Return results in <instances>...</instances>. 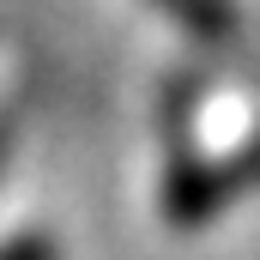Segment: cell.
I'll return each instance as SVG.
<instances>
[{"instance_id":"obj_3","label":"cell","mask_w":260,"mask_h":260,"mask_svg":"<svg viewBox=\"0 0 260 260\" xmlns=\"http://www.w3.org/2000/svg\"><path fill=\"white\" fill-rule=\"evenodd\" d=\"M0 164H6V127H0Z\"/></svg>"},{"instance_id":"obj_2","label":"cell","mask_w":260,"mask_h":260,"mask_svg":"<svg viewBox=\"0 0 260 260\" xmlns=\"http://www.w3.org/2000/svg\"><path fill=\"white\" fill-rule=\"evenodd\" d=\"M0 260H61V254H55V242H49L43 230H30V236H12V242L0 248Z\"/></svg>"},{"instance_id":"obj_1","label":"cell","mask_w":260,"mask_h":260,"mask_svg":"<svg viewBox=\"0 0 260 260\" xmlns=\"http://www.w3.org/2000/svg\"><path fill=\"white\" fill-rule=\"evenodd\" d=\"M151 6H164L170 18H182L194 37H230V24H236L230 0H151Z\"/></svg>"}]
</instances>
